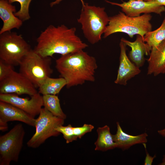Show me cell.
I'll use <instances>...</instances> for the list:
<instances>
[{
  "label": "cell",
  "mask_w": 165,
  "mask_h": 165,
  "mask_svg": "<svg viewBox=\"0 0 165 165\" xmlns=\"http://www.w3.org/2000/svg\"><path fill=\"white\" fill-rule=\"evenodd\" d=\"M152 18L150 14L131 17L119 12L117 14L109 17V21L103 38L121 32L127 34L131 38L135 35H140L144 38L146 34L152 31V26L150 22Z\"/></svg>",
  "instance_id": "4"
},
{
  "label": "cell",
  "mask_w": 165,
  "mask_h": 165,
  "mask_svg": "<svg viewBox=\"0 0 165 165\" xmlns=\"http://www.w3.org/2000/svg\"><path fill=\"white\" fill-rule=\"evenodd\" d=\"M112 5L121 7L122 11L127 16L136 17L141 13H154L158 14L165 11L164 6L158 4L155 0L144 1L140 0H129L121 3L112 2L105 0Z\"/></svg>",
  "instance_id": "11"
},
{
  "label": "cell",
  "mask_w": 165,
  "mask_h": 165,
  "mask_svg": "<svg viewBox=\"0 0 165 165\" xmlns=\"http://www.w3.org/2000/svg\"><path fill=\"white\" fill-rule=\"evenodd\" d=\"M121 40L131 49L128 54L130 60L138 68L143 66L145 62V55H149L152 50V48L144 41V38L138 35L135 40L133 42L123 38Z\"/></svg>",
  "instance_id": "14"
},
{
  "label": "cell",
  "mask_w": 165,
  "mask_h": 165,
  "mask_svg": "<svg viewBox=\"0 0 165 165\" xmlns=\"http://www.w3.org/2000/svg\"><path fill=\"white\" fill-rule=\"evenodd\" d=\"M148 62V75L156 76L165 73V39L152 48Z\"/></svg>",
  "instance_id": "16"
},
{
  "label": "cell",
  "mask_w": 165,
  "mask_h": 165,
  "mask_svg": "<svg viewBox=\"0 0 165 165\" xmlns=\"http://www.w3.org/2000/svg\"><path fill=\"white\" fill-rule=\"evenodd\" d=\"M126 45L121 40L119 43L120 52L119 65L115 83L126 85L128 81L141 72L139 68L130 60L126 54Z\"/></svg>",
  "instance_id": "12"
},
{
  "label": "cell",
  "mask_w": 165,
  "mask_h": 165,
  "mask_svg": "<svg viewBox=\"0 0 165 165\" xmlns=\"http://www.w3.org/2000/svg\"><path fill=\"white\" fill-rule=\"evenodd\" d=\"M0 120L7 123L21 122L35 127L36 119L21 109L9 103L0 101Z\"/></svg>",
  "instance_id": "13"
},
{
  "label": "cell",
  "mask_w": 165,
  "mask_h": 165,
  "mask_svg": "<svg viewBox=\"0 0 165 165\" xmlns=\"http://www.w3.org/2000/svg\"><path fill=\"white\" fill-rule=\"evenodd\" d=\"M36 87L20 72L13 71L9 75L0 81V94H28L31 96L37 93Z\"/></svg>",
  "instance_id": "9"
},
{
  "label": "cell",
  "mask_w": 165,
  "mask_h": 165,
  "mask_svg": "<svg viewBox=\"0 0 165 165\" xmlns=\"http://www.w3.org/2000/svg\"><path fill=\"white\" fill-rule=\"evenodd\" d=\"M141 0V1H150L152 0Z\"/></svg>",
  "instance_id": "32"
},
{
  "label": "cell",
  "mask_w": 165,
  "mask_h": 165,
  "mask_svg": "<svg viewBox=\"0 0 165 165\" xmlns=\"http://www.w3.org/2000/svg\"><path fill=\"white\" fill-rule=\"evenodd\" d=\"M62 0H56L53 2H51L50 3V6L51 7H53V6L56 5L57 4H59ZM82 4V6L84 5L85 3H84L83 0H80Z\"/></svg>",
  "instance_id": "28"
},
{
  "label": "cell",
  "mask_w": 165,
  "mask_h": 165,
  "mask_svg": "<svg viewBox=\"0 0 165 165\" xmlns=\"http://www.w3.org/2000/svg\"><path fill=\"white\" fill-rule=\"evenodd\" d=\"M165 39V16L160 27L156 30L146 34L144 37V41L152 48Z\"/></svg>",
  "instance_id": "21"
},
{
  "label": "cell",
  "mask_w": 165,
  "mask_h": 165,
  "mask_svg": "<svg viewBox=\"0 0 165 165\" xmlns=\"http://www.w3.org/2000/svg\"><path fill=\"white\" fill-rule=\"evenodd\" d=\"M109 17L104 7L90 6L88 3L82 6L77 21L81 25L85 37L91 44L101 40L108 24Z\"/></svg>",
  "instance_id": "3"
},
{
  "label": "cell",
  "mask_w": 165,
  "mask_h": 165,
  "mask_svg": "<svg viewBox=\"0 0 165 165\" xmlns=\"http://www.w3.org/2000/svg\"><path fill=\"white\" fill-rule=\"evenodd\" d=\"M25 134L22 124L16 125L9 132L0 137V165H9L18 161Z\"/></svg>",
  "instance_id": "8"
},
{
  "label": "cell",
  "mask_w": 165,
  "mask_h": 165,
  "mask_svg": "<svg viewBox=\"0 0 165 165\" xmlns=\"http://www.w3.org/2000/svg\"><path fill=\"white\" fill-rule=\"evenodd\" d=\"M158 134L163 137H165V128L163 129L158 130Z\"/></svg>",
  "instance_id": "30"
},
{
  "label": "cell",
  "mask_w": 165,
  "mask_h": 165,
  "mask_svg": "<svg viewBox=\"0 0 165 165\" xmlns=\"http://www.w3.org/2000/svg\"><path fill=\"white\" fill-rule=\"evenodd\" d=\"M97 131L98 138L94 143L95 150L106 151L116 148V145L113 139V135L110 131V127L106 125L98 127Z\"/></svg>",
  "instance_id": "18"
},
{
  "label": "cell",
  "mask_w": 165,
  "mask_h": 165,
  "mask_svg": "<svg viewBox=\"0 0 165 165\" xmlns=\"http://www.w3.org/2000/svg\"><path fill=\"white\" fill-rule=\"evenodd\" d=\"M51 64L50 57L42 56L31 49L20 62V72L38 88L53 73Z\"/></svg>",
  "instance_id": "5"
},
{
  "label": "cell",
  "mask_w": 165,
  "mask_h": 165,
  "mask_svg": "<svg viewBox=\"0 0 165 165\" xmlns=\"http://www.w3.org/2000/svg\"><path fill=\"white\" fill-rule=\"evenodd\" d=\"M159 165H165V155L163 156L162 162L158 164Z\"/></svg>",
  "instance_id": "31"
},
{
  "label": "cell",
  "mask_w": 165,
  "mask_h": 165,
  "mask_svg": "<svg viewBox=\"0 0 165 165\" xmlns=\"http://www.w3.org/2000/svg\"><path fill=\"white\" fill-rule=\"evenodd\" d=\"M75 28L64 24L48 26L37 39L34 50L44 57H52L55 54L62 55L83 50L88 46L76 34Z\"/></svg>",
  "instance_id": "1"
},
{
  "label": "cell",
  "mask_w": 165,
  "mask_h": 165,
  "mask_svg": "<svg viewBox=\"0 0 165 165\" xmlns=\"http://www.w3.org/2000/svg\"><path fill=\"white\" fill-rule=\"evenodd\" d=\"M117 130L113 135V139L116 145V148L123 150L128 149L131 146L137 144H145L147 142V134L145 132L136 136L131 135L124 132L119 123H116Z\"/></svg>",
  "instance_id": "17"
},
{
  "label": "cell",
  "mask_w": 165,
  "mask_h": 165,
  "mask_svg": "<svg viewBox=\"0 0 165 165\" xmlns=\"http://www.w3.org/2000/svg\"><path fill=\"white\" fill-rule=\"evenodd\" d=\"M31 50L21 35L11 31L0 34V59L7 64L19 65Z\"/></svg>",
  "instance_id": "6"
},
{
  "label": "cell",
  "mask_w": 165,
  "mask_h": 165,
  "mask_svg": "<svg viewBox=\"0 0 165 165\" xmlns=\"http://www.w3.org/2000/svg\"><path fill=\"white\" fill-rule=\"evenodd\" d=\"M156 2L158 5L165 6V0H155Z\"/></svg>",
  "instance_id": "29"
},
{
  "label": "cell",
  "mask_w": 165,
  "mask_h": 165,
  "mask_svg": "<svg viewBox=\"0 0 165 165\" xmlns=\"http://www.w3.org/2000/svg\"><path fill=\"white\" fill-rule=\"evenodd\" d=\"M144 146L145 149L146 154V156L144 161V165H151L153 162L154 159L156 157V155H155L153 156H151L146 149V147L145 144H144Z\"/></svg>",
  "instance_id": "26"
},
{
  "label": "cell",
  "mask_w": 165,
  "mask_h": 165,
  "mask_svg": "<svg viewBox=\"0 0 165 165\" xmlns=\"http://www.w3.org/2000/svg\"><path fill=\"white\" fill-rule=\"evenodd\" d=\"M66 82L63 78H47L39 86L38 92L43 95H56L66 86Z\"/></svg>",
  "instance_id": "19"
},
{
  "label": "cell",
  "mask_w": 165,
  "mask_h": 165,
  "mask_svg": "<svg viewBox=\"0 0 165 165\" xmlns=\"http://www.w3.org/2000/svg\"><path fill=\"white\" fill-rule=\"evenodd\" d=\"M0 101L18 107L34 118L39 115L43 106L42 96L38 92L31 96L30 99L20 97L14 94H0Z\"/></svg>",
  "instance_id": "10"
},
{
  "label": "cell",
  "mask_w": 165,
  "mask_h": 165,
  "mask_svg": "<svg viewBox=\"0 0 165 165\" xmlns=\"http://www.w3.org/2000/svg\"><path fill=\"white\" fill-rule=\"evenodd\" d=\"M55 67L69 88L86 82H94L97 65L94 57L81 50L61 55L56 60Z\"/></svg>",
  "instance_id": "2"
},
{
  "label": "cell",
  "mask_w": 165,
  "mask_h": 165,
  "mask_svg": "<svg viewBox=\"0 0 165 165\" xmlns=\"http://www.w3.org/2000/svg\"><path fill=\"white\" fill-rule=\"evenodd\" d=\"M16 12L15 6L8 0H0V17L3 22L0 34L21 27L23 21L15 15Z\"/></svg>",
  "instance_id": "15"
},
{
  "label": "cell",
  "mask_w": 165,
  "mask_h": 165,
  "mask_svg": "<svg viewBox=\"0 0 165 165\" xmlns=\"http://www.w3.org/2000/svg\"><path fill=\"white\" fill-rule=\"evenodd\" d=\"M43 106L53 115L64 119L66 116L63 111L60 100L56 95L46 94L42 95Z\"/></svg>",
  "instance_id": "20"
},
{
  "label": "cell",
  "mask_w": 165,
  "mask_h": 165,
  "mask_svg": "<svg viewBox=\"0 0 165 165\" xmlns=\"http://www.w3.org/2000/svg\"><path fill=\"white\" fill-rule=\"evenodd\" d=\"M13 66L0 59V81L6 78L14 71Z\"/></svg>",
  "instance_id": "25"
},
{
  "label": "cell",
  "mask_w": 165,
  "mask_h": 165,
  "mask_svg": "<svg viewBox=\"0 0 165 165\" xmlns=\"http://www.w3.org/2000/svg\"><path fill=\"white\" fill-rule=\"evenodd\" d=\"M7 123L0 120V130L4 131L7 130L8 129Z\"/></svg>",
  "instance_id": "27"
},
{
  "label": "cell",
  "mask_w": 165,
  "mask_h": 165,
  "mask_svg": "<svg viewBox=\"0 0 165 165\" xmlns=\"http://www.w3.org/2000/svg\"><path fill=\"white\" fill-rule=\"evenodd\" d=\"M64 120L53 115L45 108H42L36 119L35 133L27 143L28 147L38 148L49 138L59 135L61 133L56 129L63 125Z\"/></svg>",
  "instance_id": "7"
},
{
  "label": "cell",
  "mask_w": 165,
  "mask_h": 165,
  "mask_svg": "<svg viewBox=\"0 0 165 165\" xmlns=\"http://www.w3.org/2000/svg\"><path fill=\"white\" fill-rule=\"evenodd\" d=\"M94 128L91 124H85L82 127H73V130L76 138L80 139L86 133L91 132Z\"/></svg>",
  "instance_id": "24"
},
{
  "label": "cell",
  "mask_w": 165,
  "mask_h": 165,
  "mask_svg": "<svg viewBox=\"0 0 165 165\" xmlns=\"http://www.w3.org/2000/svg\"><path fill=\"white\" fill-rule=\"evenodd\" d=\"M56 130L62 134L66 143H69L77 140L73 132V127L71 124L65 126L63 125L57 127Z\"/></svg>",
  "instance_id": "23"
},
{
  "label": "cell",
  "mask_w": 165,
  "mask_h": 165,
  "mask_svg": "<svg viewBox=\"0 0 165 165\" xmlns=\"http://www.w3.org/2000/svg\"><path fill=\"white\" fill-rule=\"evenodd\" d=\"M10 3L18 2L20 5V9L14 13L15 15L23 22L29 20L31 18L29 7L32 0H8Z\"/></svg>",
  "instance_id": "22"
}]
</instances>
